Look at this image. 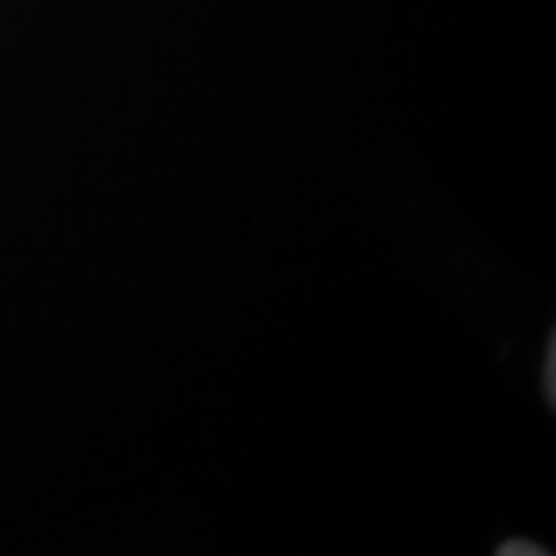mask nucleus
I'll return each mask as SVG.
<instances>
[{
    "mask_svg": "<svg viewBox=\"0 0 556 556\" xmlns=\"http://www.w3.org/2000/svg\"><path fill=\"white\" fill-rule=\"evenodd\" d=\"M501 554H504V556H510V554H535V556H541L544 551H541V547H504Z\"/></svg>",
    "mask_w": 556,
    "mask_h": 556,
    "instance_id": "nucleus-1",
    "label": "nucleus"
}]
</instances>
